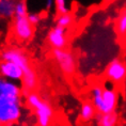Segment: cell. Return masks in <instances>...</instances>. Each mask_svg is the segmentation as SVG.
<instances>
[{"label":"cell","mask_w":126,"mask_h":126,"mask_svg":"<svg viewBox=\"0 0 126 126\" xmlns=\"http://www.w3.org/2000/svg\"><path fill=\"white\" fill-rule=\"evenodd\" d=\"M17 0H0V19L11 20L15 16Z\"/></svg>","instance_id":"8fae6325"},{"label":"cell","mask_w":126,"mask_h":126,"mask_svg":"<svg viewBox=\"0 0 126 126\" xmlns=\"http://www.w3.org/2000/svg\"><path fill=\"white\" fill-rule=\"evenodd\" d=\"M0 60L12 61V62L16 63V64H18L23 68L24 72H26L29 68L32 67V65L30 64L29 57L27 56V53L23 49L18 48V47L10 46V47L2 49L1 52H0Z\"/></svg>","instance_id":"5b68a950"},{"label":"cell","mask_w":126,"mask_h":126,"mask_svg":"<svg viewBox=\"0 0 126 126\" xmlns=\"http://www.w3.org/2000/svg\"><path fill=\"white\" fill-rule=\"evenodd\" d=\"M29 10L26 0H17L15 7V16H28Z\"/></svg>","instance_id":"e0dca14e"},{"label":"cell","mask_w":126,"mask_h":126,"mask_svg":"<svg viewBox=\"0 0 126 126\" xmlns=\"http://www.w3.org/2000/svg\"><path fill=\"white\" fill-rule=\"evenodd\" d=\"M52 59L64 76H73L76 72L77 63L73 52L66 48H55L51 51Z\"/></svg>","instance_id":"3957f363"},{"label":"cell","mask_w":126,"mask_h":126,"mask_svg":"<svg viewBox=\"0 0 126 126\" xmlns=\"http://www.w3.org/2000/svg\"><path fill=\"white\" fill-rule=\"evenodd\" d=\"M34 27L27 16H14L11 24V32L18 42H29L34 36Z\"/></svg>","instance_id":"277c9868"},{"label":"cell","mask_w":126,"mask_h":126,"mask_svg":"<svg viewBox=\"0 0 126 126\" xmlns=\"http://www.w3.org/2000/svg\"><path fill=\"white\" fill-rule=\"evenodd\" d=\"M97 113L96 108L94 107V105L90 102H83L80 105V109H79V118L81 121L83 122H90L94 120Z\"/></svg>","instance_id":"4fadbf2b"},{"label":"cell","mask_w":126,"mask_h":126,"mask_svg":"<svg viewBox=\"0 0 126 126\" xmlns=\"http://www.w3.org/2000/svg\"><path fill=\"white\" fill-rule=\"evenodd\" d=\"M106 79L114 86H119L124 82L126 79V64L121 59H113L107 65L105 71Z\"/></svg>","instance_id":"8992f818"},{"label":"cell","mask_w":126,"mask_h":126,"mask_svg":"<svg viewBox=\"0 0 126 126\" xmlns=\"http://www.w3.org/2000/svg\"><path fill=\"white\" fill-rule=\"evenodd\" d=\"M102 94H103V87L100 84H95L91 88L90 90V99L91 103L94 105V107L98 108L99 104H100V99H102Z\"/></svg>","instance_id":"9a60e30c"},{"label":"cell","mask_w":126,"mask_h":126,"mask_svg":"<svg viewBox=\"0 0 126 126\" xmlns=\"http://www.w3.org/2000/svg\"><path fill=\"white\" fill-rule=\"evenodd\" d=\"M104 1H105L106 3H110V2H113L114 0H104Z\"/></svg>","instance_id":"44dd1931"},{"label":"cell","mask_w":126,"mask_h":126,"mask_svg":"<svg viewBox=\"0 0 126 126\" xmlns=\"http://www.w3.org/2000/svg\"><path fill=\"white\" fill-rule=\"evenodd\" d=\"M23 89L18 82L0 76V98H20Z\"/></svg>","instance_id":"30bf717a"},{"label":"cell","mask_w":126,"mask_h":126,"mask_svg":"<svg viewBox=\"0 0 126 126\" xmlns=\"http://www.w3.org/2000/svg\"><path fill=\"white\" fill-rule=\"evenodd\" d=\"M23 100L20 98H0V123L10 126L17 123L23 116Z\"/></svg>","instance_id":"7a4b0ae2"},{"label":"cell","mask_w":126,"mask_h":126,"mask_svg":"<svg viewBox=\"0 0 126 126\" xmlns=\"http://www.w3.org/2000/svg\"><path fill=\"white\" fill-rule=\"evenodd\" d=\"M27 17L33 26H37L41 23V20H42V15L39 12H29Z\"/></svg>","instance_id":"d6986e66"},{"label":"cell","mask_w":126,"mask_h":126,"mask_svg":"<svg viewBox=\"0 0 126 126\" xmlns=\"http://www.w3.org/2000/svg\"><path fill=\"white\" fill-rule=\"evenodd\" d=\"M94 120L97 126H118L119 115L115 111L108 113L97 112Z\"/></svg>","instance_id":"7c38bea8"},{"label":"cell","mask_w":126,"mask_h":126,"mask_svg":"<svg viewBox=\"0 0 126 126\" xmlns=\"http://www.w3.org/2000/svg\"><path fill=\"white\" fill-rule=\"evenodd\" d=\"M49 45L55 48H66L68 45V29L60 26H53L47 34Z\"/></svg>","instance_id":"ba28073f"},{"label":"cell","mask_w":126,"mask_h":126,"mask_svg":"<svg viewBox=\"0 0 126 126\" xmlns=\"http://www.w3.org/2000/svg\"><path fill=\"white\" fill-rule=\"evenodd\" d=\"M0 76L7 78L11 81L20 82L24 77V71L16 63L0 60Z\"/></svg>","instance_id":"9c48e42d"},{"label":"cell","mask_w":126,"mask_h":126,"mask_svg":"<svg viewBox=\"0 0 126 126\" xmlns=\"http://www.w3.org/2000/svg\"><path fill=\"white\" fill-rule=\"evenodd\" d=\"M0 126H3V125H2V124H1V123H0Z\"/></svg>","instance_id":"7402d4cb"},{"label":"cell","mask_w":126,"mask_h":126,"mask_svg":"<svg viewBox=\"0 0 126 126\" xmlns=\"http://www.w3.org/2000/svg\"><path fill=\"white\" fill-rule=\"evenodd\" d=\"M52 7H55V1L53 0H46V9L50 10Z\"/></svg>","instance_id":"ffe728a7"},{"label":"cell","mask_w":126,"mask_h":126,"mask_svg":"<svg viewBox=\"0 0 126 126\" xmlns=\"http://www.w3.org/2000/svg\"><path fill=\"white\" fill-rule=\"evenodd\" d=\"M119 92L114 87H103V94L97 112L108 113L115 111L119 105Z\"/></svg>","instance_id":"52a82bcc"},{"label":"cell","mask_w":126,"mask_h":126,"mask_svg":"<svg viewBox=\"0 0 126 126\" xmlns=\"http://www.w3.org/2000/svg\"><path fill=\"white\" fill-rule=\"evenodd\" d=\"M26 104L28 107L33 109L34 115L36 119L37 126H50L53 120V109L52 106L43 99L36 92H29L25 95Z\"/></svg>","instance_id":"6da1fadb"},{"label":"cell","mask_w":126,"mask_h":126,"mask_svg":"<svg viewBox=\"0 0 126 126\" xmlns=\"http://www.w3.org/2000/svg\"><path fill=\"white\" fill-rule=\"evenodd\" d=\"M74 24V16L70 12L64 14H58V16L56 18V25L63 28H70L72 25Z\"/></svg>","instance_id":"2e32d148"},{"label":"cell","mask_w":126,"mask_h":126,"mask_svg":"<svg viewBox=\"0 0 126 126\" xmlns=\"http://www.w3.org/2000/svg\"><path fill=\"white\" fill-rule=\"evenodd\" d=\"M115 31L120 39H126V9H124L118 16L115 23Z\"/></svg>","instance_id":"5bb4252c"},{"label":"cell","mask_w":126,"mask_h":126,"mask_svg":"<svg viewBox=\"0 0 126 126\" xmlns=\"http://www.w3.org/2000/svg\"><path fill=\"white\" fill-rule=\"evenodd\" d=\"M55 1V10L57 14H64L70 12V5L67 0H53Z\"/></svg>","instance_id":"ac0fdd59"}]
</instances>
